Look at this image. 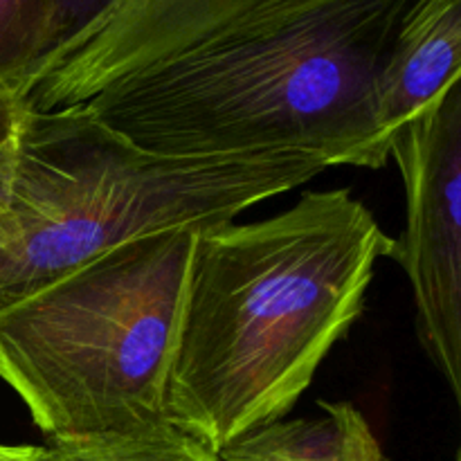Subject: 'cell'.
I'll use <instances>...</instances> for the list:
<instances>
[{"label": "cell", "mask_w": 461, "mask_h": 461, "mask_svg": "<svg viewBox=\"0 0 461 461\" xmlns=\"http://www.w3.org/2000/svg\"><path fill=\"white\" fill-rule=\"evenodd\" d=\"M414 0H111L36 66L27 111L79 108L167 156L300 149L378 169V84Z\"/></svg>", "instance_id": "6da1fadb"}, {"label": "cell", "mask_w": 461, "mask_h": 461, "mask_svg": "<svg viewBox=\"0 0 461 461\" xmlns=\"http://www.w3.org/2000/svg\"><path fill=\"white\" fill-rule=\"evenodd\" d=\"M392 252L394 239L349 189L196 230L167 423L221 453L286 419L360 318L376 264Z\"/></svg>", "instance_id": "7a4b0ae2"}, {"label": "cell", "mask_w": 461, "mask_h": 461, "mask_svg": "<svg viewBox=\"0 0 461 461\" xmlns=\"http://www.w3.org/2000/svg\"><path fill=\"white\" fill-rule=\"evenodd\" d=\"M324 169L300 149L167 156L79 108L25 111L0 210V304L135 239L228 223Z\"/></svg>", "instance_id": "3957f363"}, {"label": "cell", "mask_w": 461, "mask_h": 461, "mask_svg": "<svg viewBox=\"0 0 461 461\" xmlns=\"http://www.w3.org/2000/svg\"><path fill=\"white\" fill-rule=\"evenodd\" d=\"M196 230L135 239L0 304V381L52 441L169 426Z\"/></svg>", "instance_id": "277c9868"}, {"label": "cell", "mask_w": 461, "mask_h": 461, "mask_svg": "<svg viewBox=\"0 0 461 461\" xmlns=\"http://www.w3.org/2000/svg\"><path fill=\"white\" fill-rule=\"evenodd\" d=\"M390 158L405 192L392 259L408 275L419 336L461 417V75L392 135Z\"/></svg>", "instance_id": "5b68a950"}, {"label": "cell", "mask_w": 461, "mask_h": 461, "mask_svg": "<svg viewBox=\"0 0 461 461\" xmlns=\"http://www.w3.org/2000/svg\"><path fill=\"white\" fill-rule=\"evenodd\" d=\"M461 75V0H414L378 84V131L392 135Z\"/></svg>", "instance_id": "8992f818"}, {"label": "cell", "mask_w": 461, "mask_h": 461, "mask_svg": "<svg viewBox=\"0 0 461 461\" xmlns=\"http://www.w3.org/2000/svg\"><path fill=\"white\" fill-rule=\"evenodd\" d=\"M313 419H279L239 437L221 461H383L381 446L356 405L320 403Z\"/></svg>", "instance_id": "52a82bcc"}, {"label": "cell", "mask_w": 461, "mask_h": 461, "mask_svg": "<svg viewBox=\"0 0 461 461\" xmlns=\"http://www.w3.org/2000/svg\"><path fill=\"white\" fill-rule=\"evenodd\" d=\"M50 461H221L194 437L165 426L133 435L52 441Z\"/></svg>", "instance_id": "ba28073f"}, {"label": "cell", "mask_w": 461, "mask_h": 461, "mask_svg": "<svg viewBox=\"0 0 461 461\" xmlns=\"http://www.w3.org/2000/svg\"><path fill=\"white\" fill-rule=\"evenodd\" d=\"M52 50V0H0V84L18 93Z\"/></svg>", "instance_id": "9c48e42d"}, {"label": "cell", "mask_w": 461, "mask_h": 461, "mask_svg": "<svg viewBox=\"0 0 461 461\" xmlns=\"http://www.w3.org/2000/svg\"><path fill=\"white\" fill-rule=\"evenodd\" d=\"M111 0H52L54 50L93 21Z\"/></svg>", "instance_id": "30bf717a"}, {"label": "cell", "mask_w": 461, "mask_h": 461, "mask_svg": "<svg viewBox=\"0 0 461 461\" xmlns=\"http://www.w3.org/2000/svg\"><path fill=\"white\" fill-rule=\"evenodd\" d=\"M25 104L12 86L0 84V147H7L18 138L25 117Z\"/></svg>", "instance_id": "8fae6325"}, {"label": "cell", "mask_w": 461, "mask_h": 461, "mask_svg": "<svg viewBox=\"0 0 461 461\" xmlns=\"http://www.w3.org/2000/svg\"><path fill=\"white\" fill-rule=\"evenodd\" d=\"M18 165V138L7 147H0V210L9 203L14 187V176Z\"/></svg>", "instance_id": "7c38bea8"}, {"label": "cell", "mask_w": 461, "mask_h": 461, "mask_svg": "<svg viewBox=\"0 0 461 461\" xmlns=\"http://www.w3.org/2000/svg\"><path fill=\"white\" fill-rule=\"evenodd\" d=\"M0 461H50V448L0 444Z\"/></svg>", "instance_id": "4fadbf2b"}, {"label": "cell", "mask_w": 461, "mask_h": 461, "mask_svg": "<svg viewBox=\"0 0 461 461\" xmlns=\"http://www.w3.org/2000/svg\"><path fill=\"white\" fill-rule=\"evenodd\" d=\"M459 461H461V450H459Z\"/></svg>", "instance_id": "5bb4252c"}]
</instances>
